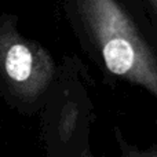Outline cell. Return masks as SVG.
I'll list each match as a JSON object with an SVG mask.
<instances>
[{"instance_id": "6da1fadb", "label": "cell", "mask_w": 157, "mask_h": 157, "mask_svg": "<svg viewBox=\"0 0 157 157\" xmlns=\"http://www.w3.org/2000/svg\"><path fill=\"white\" fill-rule=\"evenodd\" d=\"M78 15L110 73L157 92V55L117 0H76Z\"/></svg>"}, {"instance_id": "7a4b0ae2", "label": "cell", "mask_w": 157, "mask_h": 157, "mask_svg": "<svg viewBox=\"0 0 157 157\" xmlns=\"http://www.w3.org/2000/svg\"><path fill=\"white\" fill-rule=\"evenodd\" d=\"M0 72L24 91L44 86L54 72L50 52L37 41L24 37L11 15L0 17Z\"/></svg>"}, {"instance_id": "3957f363", "label": "cell", "mask_w": 157, "mask_h": 157, "mask_svg": "<svg viewBox=\"0 0 157 157\" xmlns=\"http://www.w3.org/2000/svg\"><path fill=\"white\" fill-rule=\"evenodd\" d=\"M147 4L150 6V8L153 10V13H155L156 18H157V0H146Z\"/></svg>"}]
</instances>
